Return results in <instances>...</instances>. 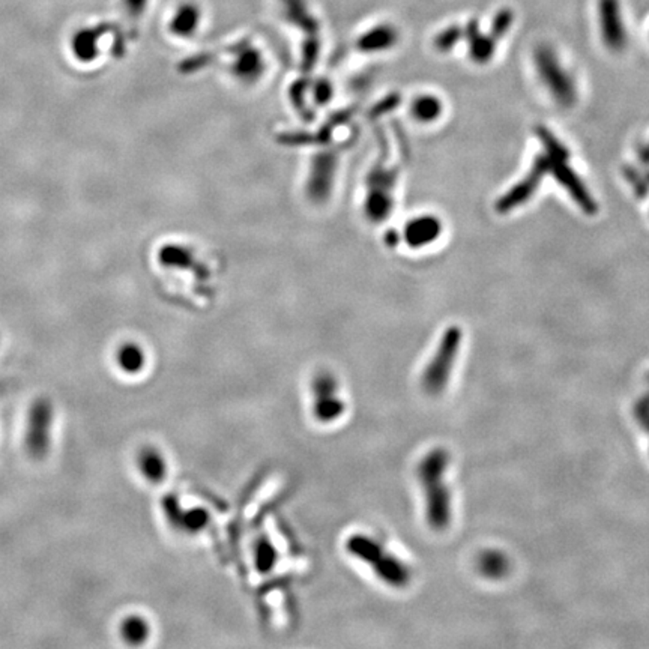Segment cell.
<instances>
[{
	"mask_svg": "<svg viewBox=\"0 0 649 649\" xmlns=\"http://www.w3.org/2000/svg\"><path fill=\"white\" fill-rule=\"evenodd\" d=\"M346 550L350 556L367 564L379 579L388 585L400 588L410 580V571L408 566L400 559L386 552L373 538L367 535H352L346 541Z\"/></svg>",
	"mask_w": 649,
	"mask_h": 649,
	"instance_id": "6da1fadb",
	"label": "cell"
},
{
	"mask_svg": "<svg viewBox=\"0 0 649 649\" xmlns=\"http://www.w3.org/2000/svg\"><path fill=\"white\" fill-rule=\"evenodd\" d=\"M447 456L442 451H433L419 465V480L424 484L427 498V519L431 526L442 529L449 521V496L442 481Z\"/></svg>",
	"mask_w": 649,
	"mask_h": 649,
	"instance_id": "7a4b0ae2",
	"label": "cell"
},
{
	"mask_svg": "<svg viewBox=\"0 0 649 649\" xmlns=\"http://www.w3.org/2000/svg\"><path fill=\"white\" fill-rule=\"evenodd\" d=\"M539 139L544 141V148H546V162H547V170L552 171V173L557 178L559 182H561L564 187H566L568 191L574 197L576 202H579V206L586 212H594L595 211V203L591 198V196L586 193V189L583 184L580 182V179L574 175V171L571 167L568 166V153L566 149L559 143L555 135L550 134L547 130L541 128L538 131Z\"/></svg>",
	"mask_w": 649,
	"mask_h": 649,
	"instance_id": "3957f363",
	"label": "cell"
},
{
	"mask_svg": "<svg viewBox=\"0 0 649 649\" xmlns=\"http://www.w3.org/2000/svg\"><path fill=\"white\" fill-rule=\"evenodd\" d=\"M535 65L544 86L556 101L562 105L573 104L576 99V87L571 77L562 68L556 53L547 45H541L535 51Z\"/></svg>",
	"mask_w": 649,
	"mask_h": 649,
	"instance_id": "277c9868",
	"label": "cell"
},
{
	"mask_svg": "<svg viewBox=\"0 0 649 649\" xmlns=\"http://www.w3.org/2000/svg\"><path fill=\"white\" fill-rule=\"evenodd\" d=\"M53 406L47 399L36 400L29 412L26 431V449L35 460H42L51 445Z\"/></svg>",
	"mask_w": 649,
	"mask_h": 649,
	"instance_id": "5b68a950",
	"label": "cell"
},
{
	"mask_svg": "<svg viewBox=\"0 0 649 649\" xmlns=\"http://www.w3.org/2000/svg\"><path fill=\"white\" fill-rule=\"evenodd\" d=\"M313 413L318 421L329 424L337 421L346 410L340 395V385L331 373L315 374L311 382Z\"/></svg>",
	"mask_w": 649,
	"mask_h": 649,
	"instance_id": "8992f818",
	"label": "cell"
},
{
	"mask_svg": "<svg viewBox=\"0 0 649 649\" xmlns=\"http://www.w3.org/2000/svg\"><path fill=\"white\" fill-rule=\"evenodd\" d=\"M460 340H462V336H460V331L456 328L448 329L444 338H442L438 354L427 367L426 374H424L422 379L424 388H426L429 392L436 394L444 390V386L447 385L449 379L451 370H453L454 365Z\"/></svg>",
	"mask_w": 649,
	"mask_h": 649,
	"instance_id": "52a82bcc",
	"label": "cell"
},
{
	"mask_svg": "<svg viewBox=\"0 0 649 649\" xmlns=\"http://www.w3.org/2000/svg\"><path fill=\"white\" fill-rule=\"evenodd\" d=\"M601 38L612 51H622L627 45V29L622 21L619 0H598Z\"/></svg>",
	"mask_w": 649,
	"mask_h": 649,
	"instance_id": "ba28073f",
	"label": "cell"
},
{
	"mask_svg": "<svg viewBox=\"0 0 649 649\" xmlns=\"http://www.w3.org/2000/svg\"><path fill=\"white\" fill-rule=\"evenodd\" d=\"M162 510L170 525L185 534H198L211 520L209 512L200 507L184 510L176 496H166L162 501Z\"/></svg>",
	"mask_w": 649,
	"mask_h": 649,
	"instance_id": "9c48e42d",
	"label": "cell"
},
{
	"mask_svg": "<svg viewBox=\"0 0 649 649\" xmlns=\"http://www.w3.org/2000/svg\"><path fill=\"white\" fill-rule=\"evenodd\" d=\"M547 171L548 170H547V164H546V158L539 157L537 159V162H535V166L532 167L530 173L525 179H523L519 185L514 187L507 196H503L501 198L499 205H498L499 211H502V212L511 211L512 207L520 206L523 202L528 200V198L532 194H534V191H535L538 184H539L541 178H543L547 173Z\"/></svg>",
	"mask_w": 649,
	"mask_h": 649,
	"instance_id": "30bf717a",
	"label": "cell"
},
{
	"mask_svg": "<svg viewBox=\"0 0 649 649\" xmlns=\"http://www.w3.org/2000/svg\"><path fill=\"white\" fill-rule=\"evenodd\" d=\"M442 232L440 221L431 215L417 216L406 224L404 241L412 248L426 247L435 242Z\"/></svg>",
	"mask_w": 649,
	"mask_h": 649,
	"instance_id": "8fae6325",
	"label": "cell"
},
{
	"mask_svg": "<svg viewBox=\"0 0 649 649\" xmlns=\"http://www.w3.org/2000/svg\"><path fill=\"white\" fill-rule=\"evenodd\" d=\"M107 26L83 27L74 33L71 40V51L78 62H94L99 53V40L105 33Z\"/></svg>",
	"mask_w": 649,
	"mask_h": 649,
	"instance_id": "7c38bea8",
	"label": "cell"
},
{
	"mask_svg": "<svg viewBox=\"0 0 649 649\" xmlns=\"http://www.w3.org/2000/svg\"><path fill=\"white\" fill-rule=\"evenodd\" d=\"M397 40H399V35H397V31L392 26L381 24L361 36L356 42V47L359 51L364 53H379L394 47Z\"/></svg>",
	"mask_w": 649,
	"mask_h": 649,
	"instance_id": "4fadbf2b",
	"label": "cell"
},
{
	"mask_svg": "<svg viewBox=\"0 0 649 649\" xmlns=\"http://www.w3.org/2000/svg\"><path fill=\"white\" fill-rule=\"evenodd\" d=\"M139 471L146 481L158 484L167 475V462L161 451L153 447H144L137 456Z\"/></svg>",
	"mask_w": 649,
	"mask_h": 649,
	"instance_id": "5bb4252c",
	"label": "cell"
},
{
	"mask_svg": "<svg viewBox=\"0 0 649 649\" xmlns=\"http://www.w3.org/2000/svg\"><path fill=\"white\" fill-rule=\"evenodd\" d=\"M463 38H466L469 44H471L469 53H471V58L476 63H485L492 59V56L494 54V49H496V38L492 33L490 35L480 33L476 21L467 23L466 29H463Z\"/></svg>",
	"mask_w": 649,
	"mask_h": 649,
	"instance_id": "9a60e30c",
	"label": "cell"
},
{
	"mask_svg": "<svg viewBox=\"0 0 649 649\" xmlns=\"http://www.w3.org/2000/svg\"><path fill=\"white\" fill-rule=\"evenodd\" d=\"M200 8L194 3H184L178 8L170 21V32L179 38H189L200 24Z\"/></svg>",
	"mask_w": 649,
	"mask_h": 649,
	"instance_id": "2e32d148",
	"label": "cell"
},
{
	"mask_svg": "<svg viewBox=\"0 0 649 649\" xmlns=\"http://www.w3.org/2000/svg\"><path fill=\"white\" fill-rule=\"evenodd\" d=\"M116 364L126 374H139L146 365V354L137 343L126 341L116 352Z\"/></svg>",
	"mask_w": 649,
	"mask_h": 649,
	"instance_id": "e0dca14e",
	"label": "cell"
},
{
	"mask_svg": "<svg viewBox=\"0 0 649 649\" xmlns=\"http://www.w3.org/2000/svg\"><path fill=\"white\" fill-rule=\"evenodd\" d=\"M234 74L241 80L251 81L256 80L263 72V59H261L260 53L254 49H243L239 51L236 60H234Z\"/></svg>",
	"mask_w": 649,
	"mask_h": 649,
	"instance_id": "ac0fdd59",
	"label": "cell"
},
{
	"mask_svg": "<svg viewBox=\"0 0 649 649\" xmlns=\"http://www.w3.org/2000/svg\"><path fill=\"white\" fill-rule=\"evenodd\" d=\"M149 633H150L149 622L139 615H131L122 621L121 634L126 643L134 645V646L141 645L148 640Z\"/></svg>",
	"mask_w": 649,
	"mask_h": 649,
	"instance_id": "d6986e66",
	"label": "cell"
},
{
	"mask_svg": "<svg viewBox=\"0 0 649 649\" xmlns=\"http://www.w3.org/2000/svg\"><path fill=\"white\" fill-rule=\"evenodd\" d=\"M282 2L284 5V11L288 20L296 23L297 26H302L304 29L309 31L310 33H314L315 21L314 18H311L309 11H306L304 0H282Z\"/></svg>",
	"mask_w": 649,
	"mask_h": 649,
	"instance_id": "ffe728a7",
	"label": "cell"
},
{
	"mask_svg": "<svg viewBox=\"0 0 649 649\" xmlns=\"http://www.w3.org/2000/svg\"><path fill=\"white\" fill-rule=\"evenodd\" d=\"M442 113V104L438 98L431 95L419 96L412 104V114L419 122H431Z\"/></svg>",
	"mask_w": 649,
	"mask_h": 649,
	"instance_id": "44dd1931",
	"label": "cell"
},
{
	"mask_svg": "<svg viewBox=\"0 0 649 649\" xmlns=\"http://www.w3.org/2000/svg\"><path fill=\"white\" fill-rule=\"evenodd\" d=\"M277 550L268 539H260L254 547V565L260 573H269L277 564Z\"/></svg>",
	"mask_w": 649,
	"mask_h": 649,
	"instance_id": "7402d4cb",
	"label": "cell"
},
{
	"mask_svg": "<svg viewBox=\"0 0 649 649\" xmlns=\"http://www.w3.org/2000/svg\"><path fill=\"white\" fill-rule=\"evenodd\" d=\"M463 38V29L458 26H451L448 29L442 31L435 40V45L440 51H449L454 45Z\"/></svg>",
	"mask_w": 649,
	"mask_h": 649,
	"instance_id": "603a6c76",
	"label": "cell"
},
{
	"mask_svg": "<svg viewBox=\"0 0 649 649\" xmlns=\"http://www.w3.org/2000/svg\"><path fill=\"white\" fill-rule=\"evenodd\" d=\"M514 20V14L511 9H501V11L496 14L493 26H492V35L496 40L502 38V36L510 31V27Z\"/></svg>",
	"mask_w": 649,
	"mask_h": 649,
	"instance_id": "cb8c5ba5",
	"label": "cell"
},
{
	"mask_svg": "<svg viewBox=\"0 0 649 649\" xmlns=\"http://www.w3.org/2000/svg\"><path fill=\"white\" fill-rule=\"evenodd\" d=\"M146 3L148 0H123V5L131 18L140 17L144 11V8H146Z\"/></svg>",
	"mask_w": 649,
	"mask_h": 649,
	"instance_id": "d4e9b609",
	"label": "cell"
}]
</instances>
